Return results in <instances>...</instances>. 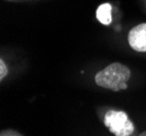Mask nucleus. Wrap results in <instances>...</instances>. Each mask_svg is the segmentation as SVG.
Instances as JSON below:
<instances>
[{
  "label": "nucleus",
  "instance_id": "nucleus-1",
  "mask_svg": "<svg viewBox=\"0 0 146 136\" xmlns=\"http://www.w3.org/2000/svg\"><path fill=\"white\" fill-rule=\"evenodd\" d=\"M130 77L131 72L129 68L119 62H115L95 75V83L100 87L119 92L128 88L127 82Z\"/></svg>",
  "mask_w": 146,
  "mask_h": 136
},
{
  "label": "nucleus",
  "instance_id": "nucleus-2",
  "mask_svg": "<svg viewBox=\"0 0 146 136\" xmlns=\"http://www.w3.org/2000/svg\"><path fill=\"white\" fill-rule=\"evenodd\" d=\"M104 122L110 132L117 136H130L134 131L133 123L123 111L109 110L105 114Z\"/></svg>",
  "mask_w": 146,
  "mask_h": 136
},
{
  "label": "nucleus",
  "instance_id": "nucleus-3",
  "mask_svg": "<svg viewBox=\"0 0 146 136\" xmlns=\"http://www.w3.org/2000/svg\"><path fill=\"white\" fill-rule=\"evenodd\" d=\"M130 47L139 52H146V23L133 27L128 35Z\"/></svg>",
  "mask_w": 146,
  "mask_h": 136
},
{
  "label": "nucleus",
  "instance_id": "nucleus-4",
  "mask_svg": "<svg viewBox=\"0 0 146 136\" xmlns=\"http://www.w3.org/2000/svg\"><path fill=\"white\" fill-rule=\"evenodd\" d=\"M111 10L112 7L110 3H103L97 8L96 11V17L98 21L104 25H109L112 22V17H111Z\"/></svg>",
  "mask_w": 146,
  "mask_h": 136
},
{
  "label": "nucleus",
  "instance_id": "nucleus-5",
  "mask_svg": "<svg viewBox=\"0 0 146 136\" xmlns=\"http://www.w3.org/2000/svg\"><path fill=\"white\" fill-rule=\"evenodd\" d=\"M8 73V69H7V65L5 64L3 60H0V80H2L5 76Z\"/></svg>",
  "mask_w": 146,
  "mask_h": 136
},
{
  "label": "nucleus",
  "instance_id": "nucleus-6",
  "mask_svg": "<svg viewBox=\"0 0 146 136\" xmlns=\"http://www.w3.org/2000/svg\"><path fill=\"white\" fill-rule=\"evenodd\" d=\"M1 135H21V134H19L18 132H13V131H7V132H2Z\"/></svg>",
  "mask_w": 146,
  "mask_h": 136
},
{
  "label": "nucleus",
  "instance_id": "nucleus-7",
  "mask_svg": "<svg viewBox=\"0 0 146 136\" xmlns=\"http://www.w3.org/2000/svg\"><path fill=\"white\" fill-rule=\"evenodd\" d=\"M141 136H146V132H143V133H142V134H140Z\"/></svg>",
  "mask_w": 146,
  "mask_h": 136
}]
</instances>
